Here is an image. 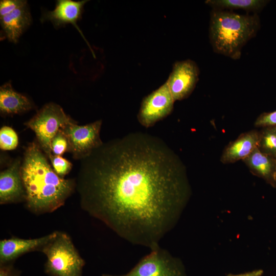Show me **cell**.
Instances as JSON below:
<instances>
[{
  "label": "cell",
  "mask_w": 276,
  "mask_h": 276,
  "mask_svg": "<svg viewBox=\"0 0 276 276\" xmlns=\"http://www.w3.org/2000/svg\"><path fill=\"white\" fill-rule=\"evenodd\" d=\"M87 1H73L72 0H58L56 1L55 8L53 11H47L40 18L42 22L50 21L55 28H60L67 24L73 25L85 41L82 31L77 24L82 17L84 6Z\"/></svg>",
  "instance_id": "obj_12"
},
{
  "label": "cell",
  "mask_w": 276,
  "mask_h": 276,
  "mask_svg": "<svg viewBox=\"0 0 276 276\" xmlns=\"http://www.w3.org/2000/svg\"><path fill=\"white\" fill-rule=\"evenodd\" d=\"M263 274L262 269H256L239 274H229L226 276H261Z\"/></svg>",
  "instance_id": "obj_25"
},
{
  "label": "cell",
  "mask_w": 276,
  "mask_h": 276,
  "mask_svg": "<svg viewBox=\"0 0 276 276\" xmlns=\"http://www.w3.org/2000/svg\"><path fill=\"white\" fill-rule=\"evenodd\" d=\"M255 126L264 128L276 127V110L261 113L256 120Z\"/></svg>",
  "instance_id": "obj_23"
},
{
  "label": "cell",
  "mask_w": 276,
  "mask_h": 276,
  "mask_svg": "<svg viewBox=\"0 0 276 276\" xmlns=\"http://www.w3.org/2000/svg\"><path fill=\"white\" fill-rule=\"evenodd\" d=\"M56 231L33 239H22L15 236L0 241V264L12 263L22 255L42 248L56 235Z\"/></svg>",
  "instance_id": "obj_10"
},
{
  "label": "cell",
  "mask_w": 276,
  "mask_h": 276,
  "mask_svg": "<svg viewBox=\"0 0 276 276\" xmlns=\"http://www.w3.org/2000/svg\"><path fill=\"white\" fill-rule=\"evenodd\" d=\"M51 148L54 155L61 156L66 152L70 151L67 139L61 129L51 141Z\"/></svg>",
  "instance_id": "obj_20"
},
{
  "label": "cell",
  "mask_w": 276,
  "mask_h": 276,
  "mask_svg": "<svg viewBox=\"0 0 276 276\" xmlns=\"http://www.w3.org/2000/svg\"><path fill=\"white\" fill-rule=\"evenodd\" d=\"M270 184H271L273 187L276 188V159L275 166Z\"/></svg>",
  "instance_id": "obj_26"
},
{
  "label": "cell",
  "mask_w": 276,
  "mask_h": 276,
  "mask_svg": "<svg viewBox=\"0 0 276 276\" xmlns=\"http://www.w3.org/2000/svg\"><path fill=\"white\" fill-rule=\"evenodd\" d=\"M174 102L165 82L143 98L137 116L138 121L146 128L153 126L172 112Z\"/></svg>",
  "instance_id": "obj_8"
},
{
  "label": "cell",
  "mask_w": 276,
  "mask_h": 276,
  "mask_svg": "<svg viewBox=\"0 0 276 276\" xmlns=\"http://www.w3.org/2000/svg\"><path fill=\"white\" fill-rule=\"evenodd\" d=\"M260 132L251 130L241 134L225 148L220 158L223 164L234 163L247 157L257 147Z\"/></svg>",
  "instance_id": "obj_13"
},
{
  "label": "cell",
  "mask_w": 276,
  "mask_h": 276,
  "mask_svg": "<svg viewBox=\"0 0 276 276\" xmlns=\"http://www.w3.org/2000/svg\"><path fill=\"white\" fill-rule=\"evenodd\" d=\"M80 160L75 180L81 208L132 244L159 246L191 196L177 155L160 139L136 132Z\"/></svg>",
  "instance_id": "obj_1"
},
{
  "label": "cell",
  "mask_w": 276,
  "mask_h": 276,
  "mask_svg": "<svg viewBox=\"0 0 276 276\" xmlns=\"http://www.w3.org/2000/svg\"><path fill=\"white\" fill-rule=\"evenodd\" d=\"M269 2L267 0H206L205 4L212 9L229 11L242 10L258 14Z\"/></svg>",
  "instance_id": "obj_17"
},
{
  "label": "cell",
  "mask_w": 276,
  "mask_h": 276,
  "mask_svg": "<svg viewBox=\"0 0 276 276\" xmlns=\"http://www.w3.org/2000/svg\"><path fill=\"white\" fill-rule=\"evenodd\" d=\"M27 5V1L2 0L0 2V17H2L14 10Z\"/></svg>",
  "instance_id": "obj_22"
},
{
  "label": "cell",
  "mask_w": 276,
  "mask_h": 276,
  "mask_svg": "<svg viewBox=\"0 0 276 276\" xmlns=\"http://www.w3.org/2000/svg\"><path fill=\"white\" fill-rule=\"evenodd\" d=\"M32 107V104L27 97L13 89L10 81L0 87V111L2 113L19 114L28 111Z\"/></svg>",
  "instance_id": "obj_15"
},
{
  "label": "cell",
  "mask_w": 276,
  "mask_h": 276,
  "mask_svg": "<svg viewBox=\"0 0 276 276\" xmlns=\"http://www.w3.org/2000/svg\"><path fill=\"white\" fill-rule=\"evenodd\" d=\"M261 28L258 14H242L212 9L209 37L213 51L233 60L239 59L243 47Z\"/></svg>",
  "instance_id": "obj_3"
},
{
  "label": "cell",
  "mask_w": 276,
  "mask_h": 276,
  "mask_svg": "<svg viewBox=\"0 0 276 276\" xmlns=\"http://www.w3.org/2000/svg\"><path fill=\"white\" fill-rule=\"evenodd\" d=\"M74 121L60 105L51 102L25 124L34 132L37 143L49 159L52 154L51 144L53 137L61 128Z\"/></svg>",
  "instance_id": "obj_5"
},
{
  "label": "cell",
  "mask_w": 276,
  "mask_h": 276,
  "mask_svg": "<svg viewBox=\"0 0 276 276\" xmlns=\"http://www.w3.org/2000/svg\"><path fill=\"white\" fill-rule=\"evenodd\" d=\"M48 159L35 141L27 146L21 163L26 206L36 215L52 213L60 208L76 190V180L60 177Z\"/></svg>",
  "instance_id": "obj_2"
},
{
  "label": "cell",
  "mask_w": 276,
  "mask_h": 276,
  "mask_svg": "<svg viewBox=\"0 0 276 276\" xmlns=\"http://www.w3.org/2000/svg\"><path fill=\"white\" fill-rule=\"evenodd\" d=\"M243 161L254 174L270 183L275 164V158L262 152L257 147Z\"/></svg>",
  "instance_id": "obj_16"
},
{
  "label": "cell",
  "mask_w": 276,
  "mask_h": 276,
  "mask_svg": "<svg viewBox=\"0 0 276 276\" xmlns=\"http://www.w3.org/2000/svg\"><path fill=\"white\" fill-rule=\"evenodd\" d=\"M0 276H20V271L14 267L12 263L0 264Z\"/></svg>",
  "instance_id": "obj_24"
},
{
  "label": "cell",
  "mask_w": 276,
  "mask_h": 276,
  "mask_svg": "<svg viewBox=\"0 0 276 276\" xmlns=\"http://www.w3.org/2000/svg\"><path fill=\"white\" fill-rule=\"evenodd\" d=\"M275 127V128L276 129V127Z\"/></svg>",
  "instance_id": "obj_27"
},
{
  "label": "cell",
  "mask_w": 276,
  "mask_h": 276,
  "mask_svg": "<svg viewBox=\"0 0 276 276\" xmlns=\"http://www.w3.org/2000/svg\"><path fill=\"white\" fill-rule=\"evenodd\" d=\"M49 159L50 160L53 169L60 177L64 178L72 168V164L59 155L51 154Z\"/></svg>",
  "instance_id": "obj_21"
},
{
  "label": "cell",
  "mask_w": 276,
  "mask_h": 276,
  "mask_svg": "<svg viewBox=\"0 0 276 276\" xmlns=\"http://www.w3.org/2000/svg\"><path fill=\"white\" fill-rule=\"evenodd\" d=\"M199 74V68L193 60L186 59L174 63L166 82L175 101L185 99L192 94L198 81Z\"/></svg>",
  "instance_id": "obj_9"
},
{
  "label": "cell",
  "mask_w": 276,
  "mask_h": 276,
  "mask_svg": "<svg viewBox=\"0 0 276 276\" xmlns=\"http://www.w3.org/2000/svg\"><path fill=\"white\" fill-rule=\"evenodd\" d=\"M18 144V137L15 130L7 126L0 129V148L3 150H12Z\"/></svg>",
  "instance_id": "obj_19"
},
{
  "label": "cell",
  "mask_w": 276,
  "mask_h": 276,
  "mask_svg": "<svg viewBox=\"0 0 276 276\" xmlns=\"http://www.w3.org/2000/svg\"><path fill=\"white\" fill-rule=\"evenodd\" d=\"M41 252L47 258L44 271L49 275L82 276L85 261L67 233L56 231Z\"/></svg>",
  "instance_id": "obj_4"
},
{
  "label": "cell",
  "mask_w": 276,
  "mask_h": 276,
  "mask_svg": "<svg viewBox=\"0 0 276 276\" xmlns=\"http://www.w3.org/2000/svg\"><path fill=\"white\" fill-rule=\"evenodd\" d=\"M1 18L3 38L16 43L29 27L32 18L28 5Z\"/></svg>",
  "instance_id": "obj_14"
},
{
  "label": "cell",
  "mask_w": 276,
  "mask_h": 276,
  "mask_svg": "<svg viewBox=\"0 0 276 276\" xmlns=\"http://www.w3.org/2000/svg\"><path fill=\"white\" fill-rule=\"evenodd\" d=\"M260 132L258 148L262 152L276 159V129L266 127Z\"/></svg>",
  "instance_id": "obj_18"
},
{
  "label": "cell",
  "mask_w": 276,
  "mask_h": 276,
  "mask_svg": "<svg viewBox=\"0 0 276 276\" xmlns=\"http://www.w3.org/2000/svg\"><path fill=\"white\" fill-rule=\"evenodd\" d=\"M102 123V120H99L85 125H78L74 121L61 128L67 139L69 152L74 159L85 158L103 144L100 136Z\"/></svg>",
  "instance_id": "obj_7"
},
{
  "label": "cell",
  "mask_w": 276,
  "mask_h": 276,
  "mask_svg": "<svg viewBox=\"0 0 276 276\" xmlns=\"http://www.w3.org/2000/svg\"><path fill=\"white\" fill-rule=\"evenodd\" d=\"M102 276H187L182 261L159 246L142 258L128 273Z\"/></svg>",
  "instance_id": "obj_6"
},
{
  "label": "cell",
  "mask_w": 276,
  "mask_h": 276,
  "mask_svg": "<svg viewBox=\"0 0 276 276\" xmlns=\"http://www.w3.org/2000/svg\"><path fill=\"white\" fill-rule=\"evenodd\" d=\"M21 160L16 159L0 173V204L25 202L26 192L20 174Z\"/></svg>",
  "instance_id": "obj_11"
}]
</instances>
